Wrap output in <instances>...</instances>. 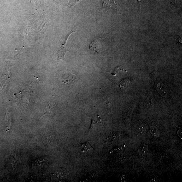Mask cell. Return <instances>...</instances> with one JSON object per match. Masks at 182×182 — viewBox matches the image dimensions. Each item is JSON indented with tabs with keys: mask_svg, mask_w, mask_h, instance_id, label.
<instances>
[{
	"mask_svg": "<svg viewBox=\"0 0 182 182\" xmlns=\"http://www.w3.org/2000/svg\"><path fill=\"white\" fill-rule=\"evenodd\" d=\"M76 32H75V31H74V32L72 31L71 32H69L66 36L64 43L62 46L60 47V49L57 52L58 60H61V59H62L63 60H64L65 55L66 53L67 52H69V51L67 49L65 46L67 40H68V38L72 33Z\"/></svg>",
	"mask_w": 182,
	"mask_h": 182,
	"instance_id": "obj_1",
	"label": "cell"
},
{
	"mask_svg": "<svg viewBox=\"0 0 182 182\" xmlns=\"http://www.w3.org/2000/svg\"><path fill=\"white\" fill-rule=\"evenodd\" d=\"M103 8L105 10L113 9L117 10L118 9L115 0H102Z\"/></svg>",
	"mask_w": 182,
	"mask_h": 182,
	"instance_id": "obj_2",
	"label": "cell"
},
{
	"mask_svg": "<svg viewBox=\"0 0 182 182\" xmlns=\"http://www.w3.org/2000/svg\"><path fill=\"white\" fill-rule=\"evenodd\" d=\"M79 147L80 150L82 152L93 150V148L91 146L89 141L84 143L81 144H80Z\"/></svg>",
	"mask_w": 182,
	"mask_h": 182,
	"instance_id": "obj_3",
	"label": "cell"
},
{
	"mask_svg": "<svg viewBox=\"0 0 182 182\" xmlns=\"http://www.w3.org/2000/svg\"><path fill=\"white\" fill-rule=\"evenodd\" d=\"M76 79L75 76L72 74L64 75L62 76L63 82L65 83L75 82Z\"/></svg>",
	"mask_w": 182,
	"mask_h": 182,
	"instance_id": "obj_4",
	"label": "cell"
},
{
	"mask_svg": "<svg viewBox=\"0 0 182 182\" xmlns=\"http://www.w3.org/2000/svg\"><path fill=\"white\" fill-rule=\"evenodd\" d=\"M90 49L91 50L94 52L95 53H98L99 52V47L98 44V43L96 40H94L92 43L90 44Z\"/></svg>",
	"mask_w": 182,
	"mask_h": 182,
	"instance_id": "obj_5",
	"label": "cell"
},
{
	"mask_svg": "<svg viewBox=\"0 0 182 182\" xmlns=\"http://www.w3.org/2000/svg\"><path fill=\"white\" fill-rule=\"evenodd\" d=\"M108 121V120H103L102 119H101L99 116L98 115V117L96 119H94L92 118L91 119V123L90 125V128H89V130L90 131L93 129V128L94 125L96 123H100Z\"/></svg>",
	"mask_w": 182,
	"mask_h": 182,
	"instance_id": "obj_6",
	"label": "cell"
},
{
	"mask_svg": "<svg viewBox=\"0 0 182 182\" xmlns=\"http://www.w3.org/2000/svg\"><path fill=\"white\" fill-rule=\"evenodd\" d=\"M151 134L155 138H158L160 136V132L157 127L155 126H152L150 127Z\"/></svg>",
	"mask_w": 182,
	"mask_h": 182,
	"instance_id": "obj_7",
	"label": "cell"
},
{
	"mask_svg": "<svg viewBox=\"0 0 182 182\" xmlns=\"http://www.w3.org/2000/svg\"><path fill=\"white\" fill-rule=\"evenodd\" d=\"M144 106L146 108H152L154 107V103L151 98L148 97L145 101Z\"/></svg>",
	"mask_w": 182,
	"mask_h": 182,
	"instance_id": "obj_8",
	"label": "cell"
},
{
	"mask_svg": "<svg viewBox=\"0 0 182 182\" xmlns=\"http://www.w3.org/2000/svg\"><path fill=\"white\" fill-rule=\"evenodd\" d=\"M148 150V146L146 145L143 144L141 145L138 149L140 155L143 156L145 155Z\"/></svg>",
	"mask_w": 182,
	"mask_h": 182,
	"instance_id": "obj_9",
	"label": "cell"
},
{
	"mask_svg": "<svg viewBox=\"0 0 182 182\" xmlns=\"http://www.w3.org/2000/svg\"><path fill=\"white\" fill-rule=\"evenodd\" d=\"M130 84L129 80L125 79L122 80L119 83V86L121 90H125L127 89Z\"/></svg>",
	"mask_w": 182,
	"mask_h": 182,
	"instance_id": "obj_10",
	"label": "cell"
},
{
	"mask_svg": "<svg viewBox=\"0 0 182 182\" xmlns=\"http://www.w3.org/2000/svg\"><path fill=\"white\" fill-rule=\"evenodd\" d=\"M56 110V107L55 104H49L46 110V112H45L44 114L49 112L50 113H54Z\"/></svg>",
	"mask_w": 182,
	"mask_h": 182,
	"instance_id": "obj_11",
	"label": "cell"
},
{
	"mask_svg": "<svg viewBox=\"0 0 182 182\" xmlns=\"http://www.w3.org/2000/svg\"><path fill=\"white\" fill-rule=\"evenodd\" d=\"M6 124V130L7 131L10 128L11 125V118L10 116V114L8 113H7L5 118Z\"/></svg>",
	"mask_w": 182,
	"mask_h": 182,
	"instance_id": "obj_12",
	"label": "cell"
},
{
	"mask_svg": "<svg viewBox=\"0 0 182 182\" xmlns=\"http://www.w3.org/2000/svg\"><path fill=\"white\" fill-rule=\"evenodd\" d=\"M157 87L158 88L160 93L162 94V95L165 96L167 94V92L164 87L162 86L160 83L157 84Z\"/></svg>",
	"mask_w": 182,
	"mask_h": 182,
	"instance_id": "obj_13",
	"label": "cell"
},
{
	"mask_svg": "<svg viewBox=\"0 0 182 182\" xmlns=\"http://www.w3.org/2000/svg\"><path fill=\"white\" fill-rule=\"evenodd\" d=\"M146 129V126L145 124H142L138 128V131L139 134H142L145 132Z\"/></svg>",
	"mask_w": 182,
	"mask_h": 182,
	"instance_id": "obj_14",
	"label": "cell"
},
{
	"mask_svg": "<svg viewBox=\"0 0 182 182\" xmlns=\"http://www.w3.org/2000/svg\"><path fill=\"white\" fill-rule=\"evenodd\" d=\"M124 71H125L121 67L118 66L115 68L114 70L111 73V74L112 75H116L119 73V72Z\"/></svg>",
	"mask_w": 182,
	"mask_h": 182,
	"instance_id": "obj_15",
	"label": "cell"
},
{
	"mask_svg": "<svg viewBox=\"0 0 182 182\" xmlns=\"http://www.w3.org/2000/svg\"><path fill=\"white\" fill-rule=\"evenodd\" d=\"M82 1L83 0H69L68 2V5L70 7L72 8L76 5L80 1ZM85 1H88V0H85Z\"/></svg>",
	"mask_w": 182,
	"mask_h": 182,
	"instance_id": "obj_16",
	"label": "cell"
},
{
	"mask_svg": "<svg viewBox=\"0 0 182 182\" xmlns=\"http://www.w3.org/2000/svg\"><path fill=\"white\" fill-rule=\"evenodd\" d=\"M125 145H124L120 146L117 147V148L113 149V150L111 151V153L118 152L120 151V150L123 149V148H125Z\"/></svg>",
	"mask_w": 182,
	"mask_h": 182,
	"instance_id": "obj_17",
	"label": "cell"
},
{
	"mask_svg": "<svg viewBox=\"0 0 182 182\" xmlns=\"http://www.w3.org/2000/svg\"><path fill=\"white\" fill-rule=\"evenodd\" d=\"M120 181L122 182H126L127 181V178H126V177L124 175H122L120 177Z\"/></svg>",
	"mask_w": 182,
	"mask_h": 182,
	"instance_id": "obj_18",
	"label": "cell"
},
{
	"mask_svg": "<svg viewBox=\"0 0 182 182\" xmlns=\"http://www.w3.org/2000/svg\"><path fill=\"white\" fill-rule=\"evenodd\" d=\"M182 132V130H180L178 131V135L181 138Z\"/></svg>",
	"mask_w": 182,
	"mask_h": 182,
	"instance_id": "obj_19",
	"label": "cell"
},
{
	"mask_svg": "<svg viewBox=\"0 0 182 182\" xmlns=\"http://www.w3.org/2000/svg\"><path fill=\"white\" fill-rule=\"evenodd\" d=\"M157 181V179H156V178H153L152 179V181H153V182H155V181Z\"/></svg>",
	"mask_w": 182,
	"mask_h": 182,
	"instance_id": "obj_20",
	"label": "cell"
}]
</instances>
